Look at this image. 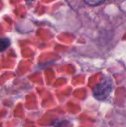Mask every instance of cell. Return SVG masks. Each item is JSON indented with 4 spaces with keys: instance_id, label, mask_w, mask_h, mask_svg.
I'll list each match as a JSON object with an SVG mask.
<instances>
[{
    "instance_id": "6da1fadb",
    "label": "cell",
    "mask_w": 126,
    "mask_h": 127,
    "mask_svg": "<svg viewBox=\"0 0 126 127\" xmlns=\"http://www.w3.org/2000/svg\"><path fill=\"white\" fill-rule=\"evenodd\" d=\"M113 88L112 81L110 79H105L99 83L93 88V96L99 100H104L106 98L109 97Z\"/></svg>"
},
{
    "instance_id": "7a4b0ae2",
    "label": "cell",
    "mask_w": 126,
    "mask_h": 127,
    "mask_svg": "<svg viewBox=\"0 0 126 127\" xmlns=\"http://www.w3.org/2000/svg\"><path fill=\"white\" fill-rule=\"evenodd\" d=\"M10 45V41L6 37H3L0 38V52L4 51L7 49Z\"/></svg>"
},
{
    "instance_id": "3957f363",
    "label": "cell",
    "mask_w": 126,
    "mask_h": 127,
    "mask_svg": "<svg viewBox=\"0 0 126 127\" xmlns=\"http://www.w3.org/2000/svg\"><path fill=\"white\" fill-rule=\"evenodd\" d=\"M88 5H91V6H97L101 3H104L105 0H84Z\"/></svg>"
}]
</instances>
